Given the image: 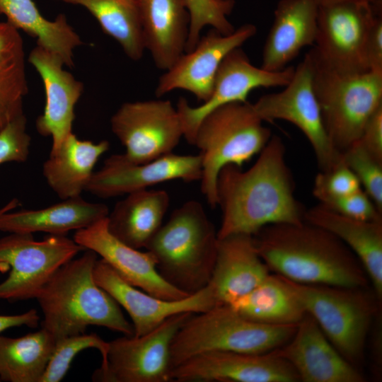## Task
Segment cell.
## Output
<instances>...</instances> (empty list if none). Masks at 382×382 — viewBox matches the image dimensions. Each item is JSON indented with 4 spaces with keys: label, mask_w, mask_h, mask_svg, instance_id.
Returning <instances> with one entry per match:
<instances>
[{
    "label": "cell",
    "mask_w": 382,
    "mask_h": 382,
    "mask_svg": "<svg viewBox=\"0 0 382 382\" xmlns=\"http://www.w3.org/2000/svg\"><path fill=\"white\" fill-rule=\"evenodd\" d=\"M285 155L282 139L272 135L249 169L227 165L221 170L216 183L217 205L222 212L219 238L253 236L267 225L304 221L306 209L294 196Z\"/></svg>",
    "instance_id": "obj_1"
},
{
    "label": "cell",
    "mask_w": 382,
    "mask_h": 382,
    "mask_svg": "<svg viewBox=\"0 0 382 382\" xmlns=\"http://www.w3.org/2000/svg\"><path fill=\"white\" fill-rule=\"evenodd\" d=\"M268 269L292 282L367 287L359 259L337 237L306 221L267 225L253 236Z\"/></svg>",
    "instance_id": "obj_2"
},
{
    "label": "cell",
    "mask_w": 382,
    "mask_h": 382,
    "mask_svg": "<svg viewBox=\"0 0 382 382\" xmlns=\"http://www.w3.org/2000/svg\"><path fill=\"white\" fill-rule=\"evenodd\" d=\"M84 251L62 265L35 298L43 314L41 328L55 341L84 333L89 325L134 335L132 324L119 304L93 278L98 255L91 250Z\"/></svg>",
    "instance_id": "obj_3"
},
{
    "label": "cell",
    "mask_w": 382,
    "mask_h": 382,
    "mask_svg": "<svg viewBox=\"0 0 382 382\" xmlns=\"http://www.w3.org/2000/svg\"><path fill=\"white\" fill-rule=\"evenodd\" d=\"M218 240L202 204L190 200L171 213L146 249L154 256L161 276L190 295L208 285Z\"/></svg>",
    "instance_id": "obj_4"
},
{
    "label": "cell",
    "mask_w": 382,
    "mask_h": 382,
    "mask_svg": "<svg viewBox=\"0 0 382 382\" xmlns=\"http://www.w3.org/2000/svg\"><path fill=\"white\" fill-rule=\"evenodd\" d=\"M298 324L270 325L248 320L228 304L193 314L175 334L170 346L171 370L199 354L235 352L263 354L285 345Z\"/></svg>",
    "instance_id": "obj_5"
},
{
    "label": "cell",
    "mask_w": 382,
    "mask_h": 382,
    "mask_svg": "<svg viewBox=\"0 0 382 382\" xmlns=\"http://www.w3.org/2000/svg\"><path fill=\"white\" fill-rule=\"evenodd\" d=\"M272 135L248 101L221 106L201 120L193 146L200 151L201 191L212 207L217 206L221 170L227 165L242 168L262 150Z\"/></svg>",
    "instance_id": "obj_6"
},
{
    "label": "cell",
    "mask_w": 382,
    "mask_h": 382,
    "mask_svg": "<svg viewBox=\"0 0 382 382\" xmlns=\"http://www.w3.org/2000/svg\"><path fill=\"white\" fill-rule=\"evenodd\" d=\"M308 54L325 129L334 146L342 153L359 139L369 117L382 105V73L337 71Z\"/></svg>",
    "instance_id": "obj_7"
},
{
    "label": "cell",
    "mask_w": 382,
    "mask_h": 382,
    "mask_svg": "<svg viewBox=\"0 0 382 382\" xmlns=\"http://www.w3.org/2000/svg\"><path fill=\"white\" fill-rule=\"evenodd\" d=\"M285 279L306 313L337 350L353 365L361 360L380 301L374 292H368L367 287L306 284Z\"/></svg>",
    "instance_id": "obj_8"
},
{
    "label": "cell",
    "mask_w": 382,
    "mask_h": 382,
    "mask_svg": "<svg viewBox=\"0 0 382 382\" xmlns=\"http://www.w3.org/2000/svg\"><path fill=\"white\" fill-rule=\"evenodd\" d=\"M85 249L66 236L35 241L33 233H9L0 238V266L11 270L0 283V300L35 299L53 274Z\"/></svg>",
    "instance_id": "obj_9"
},
{
    "label": "cell",
    "mask_w": 382,
    "mask_h": 382,
    "mask_svg": "<svg viewBox=\"0 0 382 382\" xmlns=\"http://www.w3.org/2000/svg\"><path fill=\"white\" fill-rule=\"evenodd\" d=\"M313 77V64L307 53L282 91L261 96L253 107L263 122L282 120L299 128L313 149L320 171L327 172L342 163V154L325 129Z\"/></svg>",
    "instance_id": "obj_10"
},
{
    "label": "cell",
    "mask_w": 382,
    "mask_h": 382,
    "mask_svg": "<svg viewBox=\"0 0 382 382\" xmlns=\"http://www.w3.org/2000/svg\"><path fill=\"white\" fill-rule=\"evenodd\" d=\"M193 313L169 317L149 332L126 336L109 342L101 366L92 380L97 382H169L170 346L185 322Z\"/></svg>",
    "instance_id": "obj_11"
},
{
    "label": "cell",
    "mask_w": 382,
    "mask_h": 382,
    "mask_svg": "<svg viewBox=\"0 0 382 382\" xmlns=\"http://www.w3.org/2000/svg\"><path fill=\"white\" fill-rule=\"evenodd\" d=\"M382 8L366 2L318 6L315 47L309 52L319 62L345 72L367 71L364 46L369 29Z\"/></svg>",
    "instance_id": "obj_12"
},
{
    "label": "cell",
    "mask_w": 382,
    "mask_h": 382,
    "mask_svg": "<svg viewBox=\"0 0 382 382\" xmlns=\"http://www.w3.org/2000/svg\"><path fill=\"white\" fill-rule=\"evenodd\" d=\"M110 125L125 147V157L135 163L173 153L183 137L176 107L168 100L123 103L112 116Z\"/></svg>",
    "instance_id": "obj_13"
},
{
    "label": "cell",
    "mask_w": 382,
    "mask_h": 382,
    "mask_svg": "<svg viewBox=\"0 0 382 382\" xmlns=\"http://www.w3.org/2000/svg\"><path fill=\"white\" fill-rule=\"evenodd\" d=\"M294 72L293 66L279 71H266L252 64L241 47L232 50L221 63L207 100L193 107L185 98L178 99L176 109L183 137L193 145L197 129L208 113L228 103L247 101L248 96L255 88L284 87L289 83Z\"/></svg>",
    "instance_id": "obj_14"
},
{
    "label": "cell",
    "mask_w": 382,
    "mask_h": 382,
    "mask_svg": "<svg viewBox=\"0 0 382 382\" xmlns=\"http://www.w3.org/2000/svg\"><path fill=\"white\" fill-rule=\"evenodd\" d=\"M201 175L199 154L170 153L141 163L128 161L123 154H114L105 160L99 170L93 172L85 191L106 199L146 190L173 180H200Z\"/></svg>",
    "instance_id": "obj_15"
},
{
    "label": "cell",
    "mask_w": 382,
    "mask_h": 382,
    "mask_svg": "<svg viewBox=\"0 0 382 382\" xmlns=\"http://www.w3.org/2000/svg\"><path fill=\"white\" fill-rule=\"evenodd\" d=\"M257 32L255 25L247 23L229 34L212 28L200 37L195 47L185 52L158 79L155 94L161 97L174 90L192 93L204 102L212 93L221 63L232 50L241 47Z\"/></svg>",
    "instance_id": "obj_16"
},
{
    "label": "cell",
    "mask_w": 382,
    "mask_h": 382,
    "mask_svg": "<svg viewBox=\"0 0 382 382\" xmlns=\"http://www.w3.org/2000/svg\"><path fill=\"white\" fill-rule=\"evenodd\" d=\"M93 278L127 312L134 336L149 332L174 315L202 313L218 305L209 284L180 299L167 300L154 296L125 282L103 259L96 262Z\"/></svg>",
    "instance_id": "obj_17"
},
{
    "label": "cell",
    "mask_w": 382,
    "mask_h": 382,
    "mask_svg": "<svg viewBox=\"0 0 382 382\" xmlns=\"http://www.w3.org/2000/svg\"><path fill=\"white\" fill-rule=\"evenodd\" d=\"M171 381L296 382L289 362L271 351L263 354L214 351L192 357L174 367Z\"/></svg>",
    "instance_id": "obj_18"
},
{
    "label": "cell",
    "mask_w": 382,
    "mask_h": 382,
    "mask_svg": "<svg viewBox=\"0 0 382 382\" xmlns=\"http://www.w3.org/2000/svg\"><path fill=\"white\" fill-rule=\"evenodd\" d=\"M73 239L100 255L125 282L149 294L167 300L189 296L161 276L151 253L141 252L115 238L108 230L107 217L76 231Z\"/></svg>",
    "instance_id": "obj_19"
},
{
    "label": "cell",
    "mask_w": 382,
    "mask_h": 382,
    "mask_svg": "<svg viewBox=\"0 0 382 382\" xmlns=\"http://www.w3.org/2000/svg\"><path fill=\"white\" fill-rule=\"evenodd\" d=\"M274 352L290 364L304 382H364L365 378L332 345L308 314L291 338Z\"/></svg>",
    "instance_id": "obj_20"
},
{
    "label": "cell",
    "mask_w": 382,
    "mask_h": 382,
    "mask_svg": "<svg viewBox=\"0 0 382 382\" xmlns=\"http://www.w3.org/2000/svg\"><path fill=\"white\" fill-rule=\"evenodd\" d=\"M28 62L39 73L45 91V107L36 120V129L42 136L51 137L50 154H53L72 133L74 106L83 84L63 69L64 63L60 57L40 46L30 52Z\"/></svg>",
    "instance_id": "obj_21"
},
{
    "label": "cell",
    "mask_w": 382,
    "mask_h": 382,
    "mask_svg": "<svg viewBox=\"0 0 382 382\" xmlns=\"http://www.w3.org/2000/svg\"><path fill=\"white\" fill-rule=\"evenodd\" d=\"M270 274L253 236L232 234L218 240L215 265L208 284L218 305L231 304L250 293Z\"/></svg>",
    "instance_id": "obj_22"
},
{
    "label": "cell",
    "mask_w": 382,
    "mask_h": 382,
    "mask_svg": "<svg viewBox=\"0 0 382 382\" xmlns=\"http://www.w3.org/2000/svg\"><path fill=\"white\" fill-rule=\"evenodd\" d=\"M318 5L313 0H280L262 52L261 68L279 71L305 47L315 44Z\"/></svg>",
    "instance_id": "obj_23"
},
{
    "label": "cell",
    "mask_w": 382,
    "mask_h": 382,
    "mask_svg": "<svg viewBox=\"0 0 382 382\" xmlns=\"http://www.w3.org/2000/svg\"><path fill=\"white\" fill-rule=\"evenodd\" d=\"M17 203L13 200L0 209L1 231L66 236L69 231L88 227L109 214L105 204L88 202L81 196L40 209L10 212Z\"/></svg>",
    "instance_id": "obj_24"
},
{
    "label": "cell",
    "mask_w": 382,
    "mask_h": 382,
    "mask_svg": "<svg viewBox=\"0 0 382 382\" xmlns=\"http://www.w3.org/2000/svg\"><path fill=\"white\" fill-rule=\"evenodd\" d=\"M145 50L156 67L169 69L185 53L190 16L184 0H138Z\"/></svg>",
    "instance_id": "obj_25"
},
{
    "label": "cell",
    "mask_w": 382,
    "mask_h": 382,
    "mask_svg": "<svg viewBox=\"0 0 382 382\" xmlns=\"http://www.w3.org/2000/svg\"><path fill=\"white\" fill-rule=\"evenodd\" d=\"M304 221L341 240L362 265L374 292L382 298V219L361 220L342 215L318 204L304 213Z\"/></svg>",
    "instance_id": "obj_26"
},
{
    "label": "cell",
    "mask_w": 382,
    "mask_h": 382,
    "mask_svg": "<svg viewBox=\"0 0 382 382\" xmlns=\"http://www.w3.org/2000/svg\"><path fill=\"white\" fill-rule=\"evenodd\" d=\"M169 205L165 190L146 189L127 194L108 214V230L132 248H146L162 226Z\"/></svg>",
    "instance_id": "obj_27"
},
{
    "label": "cell",
    "mask_w": 382,
    "mask_h": 382,
    "mask_svg": "<svg viewBox=\"0 0 382 382\" xmlns=\"http://www.w3.org/2000/svg\"><path fill=\"white\" fill-rule=\"evenodd\" d=\"M109 146L106 140H81L72 132L43 163L42 175L48 185L62 200L81 196L98 160Z\"/></svg>",
    "instance_id": "obj_28"
},
{
    "label": "cell",
    "mask_w": 382,
    "mask_h": 382,
    "mask_svg": "<svg viewBox=\"0 0 382 382\" xmlns=\"http://www.w3.org/2000/svg\"><path fill=\"white\" fill-rule=\"evenodd\" d=\"M0 13L13 28L36 38L37 46L60 57L67 66H74L73 50L83 42L65 15L59 14L54 21H49L33 0H0Z\"/></svg>",
    "instance_id": "obj_29"
},
{
    "label": "cell",
    "mask_w": 382,
    "mask_h": 382,
    "mask_svg": "<svg viewBox=\"0 0 382 382\" xmlns=\"http://www.w3.org/2000/svg\"><path fill=\"white\" fill-rule=\"evenodd\" d=\"M231 306L243 317L270 325L298 324L306 313L284 277L269 276Z\"/></svg>",
    "instance_id": "obj_30"
},
{
    "label": "cell",
    "mask_w": 382,
    "mask_h": 382,
    "mask_svg": "<svg viewBox=\"0 0 382 382\" xmlns=\"http://www.w3.org/2000/svg\"><path fill=\"white\" fill-rule=\"evenodd\" d=\"M55 342L43 328L19 337L0 335V381L40 382Z\"/></svg>",
    "instance_id": "obj_31"
},
{
    "label": "cell",
    "mask_w": 382,
    "mask_h": 382,
    "mask_svg": "<svg viewBox=\"0 0 382 382\" xmlns=\"http://www.w3.org/2000/svg\"><path fill=\"white\" fill-rule=\"evenodd\" d=\"M27 93L23 40L17 29L0 23V131L23 113Z\"/></svg>",
    "instance_id": "obj_32"
},
{
    "label": "cell",
    "mask_w": 382,
    "mask_h": 382,
    "mask_svg": "<svg viewBox=\"0 0 382 382\" xmlns=\"http://www.w3.org/2000/svg\"><path fill=\"white\" fill-rule=\"evenodd\" d=\"M86 8L105 33L113 37L131 59L145 50L138 0H57Z\"/></svg>",
    "instance_id": "obj_33"
},
{
    "label": "cell",
    "mask_w": 382,
    "mask_h": 382,
    "mask_svg": "<svg viewBox=\"0 0 382 382\" xmlns=\"http://www.w3.org/2000/svg\"><path fill=\"white\" fill-rule=\"evenodd\" d=\"M190 16V26L185 51H191L201 37L202 30L211 26L223 35L232 33L235 28L228 20L234 0H184Z\"/></svg>",
    "instance_id": "obj_34"
},
{
    "label": "cell",
    "mask_w": 382,
    "mask_h": 382,
    "mask_svg": "<svg viewBox=\"0 0 382 382\" xmlns=\"http://www.w3.org/2000/svg\"><path fill=\"white\" fill-rule=\"evenodd\" d=\"M95 348L105 360L109 349V342L96 333L74 335L63 337L55 342L46 369L40 382H59L66 374L74 358L81 351Z\"/></svg>",
    "instance_id": "obj_35"
},
{
    "label": "cell",
    "mask_w": 382,
    "mask_h": 382,
    "mask_svg": "<svg viewBox=\"0 0 382 382\" xmlns=\"http://www.w3.org/2000/svg\"><path fill=\"white\" fill-rule=\"evenodd\" d=\"M342 161L355 174L364 192L382 212V162L357 140L342 153Z\"/></svg>",
    "instance_id": "obj_36"
},
{
    "label": "cell",
    "mask_w": 382,
    "mask_h": 382,
    "mask_svg": "<svg viewBox=\"0 0 382 382\" xmlns=\"http://www.w3.org/2000/svg\"><path fill=\"white\" fill-rule=\"evenodd\" d=\"M315 197L320 204L344 216L367 221L382 219V212L363 189L345 195H320Z\"/></svg>",
    "instance_id": "obj_37"
},
{
    "label": "cell",
    "mask_w": 382,
    "mask_h": 382,
    "mask_svg": "<svg viewBox=\"0 0 382 382\" xmlns=\"http://www.w3.org/2000/svg\"><path fill=\"white\" fill-rule=\"evenodd\" d=\"M26 125V117L22 113L0 131V164L28 159L31 138Z\"/></svg>",
    "instance_id": "obj_38"
},
{
    "label": "cell",
    "mask_w": 382,
    "mask_h": 382,
    "mask_svg": "<svg viewBox=\"0 0 382 382\" xmlns=\"http://www.w3.org/2000/svg\"><path fill=\"white\" fill-rule=\"evenodd\" d=\"M362 189L360 182L352 170L341 163L327 172L318 173L315 178L313 194L333 196L345 195Z\"/></svg>",
    "instance_id": "obj_39"
},
{
    "label": "cell",
    "mask_w": 382,
    "mask_h": 382,
    "mask_svg": "<svg viewBox=\"0 0 382 382\" xmlns=\"http://www.w3.org/2000/svg\"><path fill=\"white\" fill-rule=\"evenodd\" d=\"M364 61L368 71L382 73V13L375 18L368 33Z\"/></svg>",
    "instance_id": "obj_40"
},
{
    "label": "cell",
    "mask_w": 382,
    "mask_h": 382,
    "mask_svg": "<svg viewBox=\"0 0 382 382\" xmlns=\"http://www.w3.org/2000/svg\"><path fill=\"white\" fill-rule=\"evenodd\" d=\"M358 141L370 154L382 162V105L369 117Z\"/></svg>",
    "instance_id": "obj_41"
},
{
    "label": "cell",
    "mask_w": 382,
    "mask_h": 382,
    "mask_svg": "<svg viewBox=\"0 0 382 382\" xmlns=\"http://www.w3.org/2000/svg\"><path fill=\"white\" fill-rule=\"evenodd\" d=\"M40 320V316L34 308L18 315H0V333L13 327L25 325L32 328H36Z\"/></svg>",
    "instance_id": "obj_42"
},
{
    "label": "cell",
    "mask_w": 382,
    "mask_h": 382,
    "mask_svg": "<svg viewBox=\"0 0 382 382\" xmlns=\"http://www.w3.org/2000/svg\"><path fill=\"white\" fill-rule=\"evenodd\" d=\"M318 6L343 3V2H366L374 6L382 8V0H313Z\"/></svg>",
    "instance_id": "obj_43"
}]
</instances>
